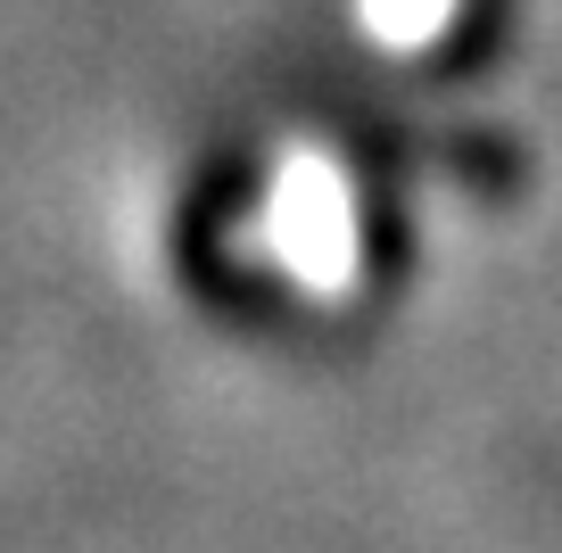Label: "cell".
I'll return each instance as SVG.
<instances>
[{
	"instance_id": "7a4b0ae2",
	"label": "cell",
	"mask_w": 562,
	"mask_h": 553,
	"mask_svg": "<svg viewBox=\"0 0 562 553\" xmlns=\"http://www.w3.org/2000/svg\"><path fill=\"white\" fill-rule=\"evenodd\" d=\"M463 18H472V0H356V34L372 50H397V58L439 50Z\"/></svg>"
},
{
	"instance_id": "6da1fadb",
	"label": "cell",
	"mask_w": 562,
	"mask_h": 553,
	"mask_svg": "<svg viewBox=\"0 0 562 553\" xmlns=\"http://www.w3.org/2000/svg\"><path fill=\"white\" fill-rule=\"evenodd\" d=\"M273 257L306 281V290H348V273L364 264L356 248V182L339 173L331 149H290L273 173Z\"/></svg>"
}]
</instances>
